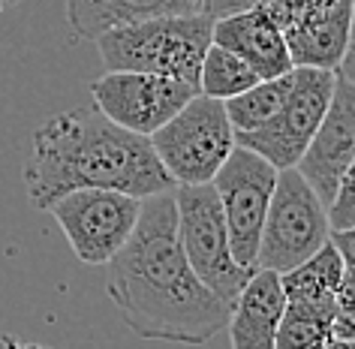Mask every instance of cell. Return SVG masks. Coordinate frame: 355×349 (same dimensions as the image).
<instances>
[{"instance_id":"18","label":"cell","mask_w":355,"mask_h":349,"mask_svg":"<svg viewBox=\"0 0 355 349\" xmlns=\"http://www.w3.org/2000/svg\"><path fill=\"white\" fill-rule=\"evenodd\" d=\"M289 91H292V73L262 78L253 87H247L244 94L226 100V112L235 133H250L256 127H262V124H268L280 112V105L286 103Z\"/></svg>"},{"instance_id":"20","label":"cell","mask_w":355,"mask_h":349,"mask_svg":"<svg viewBox=\"0 0 355 349\" xmlns=\"http://www.w3.org/2000/svg\"><path fill=\"white\" fill-rule=\"evenodd\" d=\"M334 346H355V265H346V274L334 292Z\"/></svg>"},{"instance_id":"6","label":"cell","mask_w":355,"mask_h":349,"mask_svg":"<svg viewBox=\"0 0 355 349\" xmlns=\"http://www.w3.org/2000/svg\"><path fill=\"white\" fill-rule=\"evenodd\" d=\"M178 226L196 274L226 304H235L253 268H244L232 253L229 226L223 217V202L214 184H178Z\"/></svg>"},{"instance_id":"24","label":"cell","mask_w":355,"mask_h":349,"mask_svg":"<svg viewBox=\"0 0 355 349\" xmlns=\"http://www.w3.org/2000/svg\"><path fill=\"white\" fill-rule=\"evenodd\" d=\"M331 241L337 244V250H340V253H343L346 265H355V226L331 232Z\"/></svg>"},{"instance_id":"8","label":"cell","mask_w":355,"mask_h":349,"mask_svg":"<svg viewBox=\"0 0 355 349\" xmlns=\"http://www.w3.org/2000/svg\"><path fill=\"white\" fill-rule=\"evenodd\" d=\"M337 69L319 67H295L292 69V91L280 112L268 124L250 133H238V145L253 148L256 154L271 160L277 169H292L304 157L307 145L313 142L322 124L328 103L334 96Z\"/></svg>"},{"instance_id":"3","label":"cell","mask_w":355,"mask_h":349,"mask_svg":"<svg viewBox=\"0 0 355 349\" xmlns=\"http://www.w3.org/2000/svg\"><path fill=\"white\" fill-rule=\"evenodd\" d=\"M211 42L214 19L208 12H178L112 28L96 40V49L105 69L159 73L199 87L202 60Z\"/></svg>"},{"instance_id":"12","label":"cell","mask_w":355,"mask_h":349,"mask_svg":"<svg viewBox=\"0 0 355 349\" xmlns=\"http://www.w3.org/2000/svg\"><path fill=\"white\" fill-rule=\"evenodd\" d=\"M214 42L235 51L238 58H244L262 78L286 76L295 69L286 33L271 19L265 3L214 19Z\"/></svg>"},{"instance_id":"16","label":"cell","mask_w":355,"mask_h":349,"mask_svg":"<svg viewBox=\"0 0 355 349\" xmlns=\"http://www.w3.org/2000/svg\"><path fill=\"white\" fill-rule=\"evenodd\" d=\"M334 295L331 298L286 301L274 349H328L334 346Z\"/></svg>"},{"instance_id":"11","label":"cell","mask_w":355,"mask_h":349,"mask_svg":"<svg viewBox=\"0 0 355 349\" xmlns=\"http://www.w3.org/2000/svg\"><path fill=\"white\" fill-rule=\"evenodd\" d=\"M352 160H355V82H349L346 76H337L334 96L328 103V112L322 124H319L313 142L307 145L304 157L298 160V172L322 196L325 205H331Z\"/></svg>"},{"instance_id":"21","label":"cell","mask_w":355,"mask_h":349,"mask_svg":"<svg viewBox=\"0 0 355 349\" xmlns=\"http://www.w3.org/2000/svg\"><path fill=\"white\" fill-rule=\"evenodd\" d=\"M328 220H331L334 232L355 226V160H352V166L346 169L340 187H337L334 202L328 205Z\"/></svg>"},{"instance_id":"14","label":"cell","mask_w":355,"mask_h":349,"mask_svg":"<svg viewBox=\"0 0 355 349\" xmlns=\"http://www.w3.org/2000/svg\"><path fill=\"white\" fill-rule=\"evenodd\" d=\"M283 33H286L295 67H319L340 73L352 40V0H337L328 10L283 28Z\"/></svg>"},{"instance_id":"13","label":"cell","mask_w":355,"mask_h":349,"mask_svg":"<svg viewBox=\"0 0 355 349\" xmlns=\"http://www.w3.org/2000/svg\"><path fill=\"white\" fill-rule=\"evenodd\" d=\"M286 301L283 274L256 268L229 313V343L235 349H274Z\"/></svg>"},{"instance_id":"17","label":"cell","mask_w":355,"mask_h":349,"mask_svg":"<svg viewBox=\"0 0 355 349\" xmlns=\"http://www.w3.org/2000/svg\"><path fill=\"white\" fill-rule=\"evenodd\" d=\"M343 274H346V259L334 241L328 238L313 256H307L304 262L283 271V289H286L289 301L331 298L343 280Z\"/></svg>"},{"instance_id":"23","label":"cell","mask_w":355,"mask_h":349,"mask_svg":"<svg viewBox=\"0 0 355 349\" xmlns=\"http://www.w3.org/2000/svg\"><path fill=\"white\" fill-rule=\"evenodd\" d=\"M262 3H268V0H202V12H208L211 19H220V15H232Z\"/></svg>"},{"instance_id":"22","label":"cell","mask_w":355,"mask_h":349,"mask_svg":"<svg viewBox=\"0 0 355 349\" xmlns=\"http://www.w3.org/2000/svg\"><path fill=\"white\" fill-rule=\"evenodd\" d=\"M331 3H337V0H268L265 10L271 12V19L277 22L280 28H289V24L307 19V15L328 10Z\"/></svg>"},{"instance_id":"25","label":"cell","mask_w":355,"mask_h":349,"mask_svg":"<svg viewBox=\"0 0 355 349\" xmlns=\"http://www.w3.org/2000/svg\"><path fill=\"white\" fill-rule=\"evenodd\" d=\"M340 76L355 82V0H352V40H349V51H346V58L340 64Z\"/></svg>"},{"instance_id":"19","label":"cell","mask_w":355,"mask_h":349,"mask_svg":"<svg viewBox=\"0 0 355 349\" xmlns=\"http://www.w3.org/2000/svg\"><path fill=\"white\" fill-rule=\"evenodd\" d=\"M256 82H262V76L244 58H238L235 51H229L220 42H211L208 55L202 60V76H199L202 94L217 96V100H232V96L244 94Z\"/></svg>"},{"instance_id":"26","label":"cell","mask_w":355,"mask_h":349,"mask_svg":"<svg viewBox=\"0 0 355 349\" xmlns=\"http://www.w3.org/2000/svg\"><path fill=\"white\" fill-rule=\"evenodd\" d=\"M15 3H21V0H0V12L10 10V6H15Z\"/></svg>"},{"instance_id":"9","label":"cell","mask_w":355,"mask_h":349,"mask_svg":"<svg viewBox=\"0 0 355 349\" xmlns=\"http://www.w3.org/2000/svg\"><path fill=\"white\" fill-rule=\"evenodd\" d=\"M280 169L256 154L253 148L238 145L217 178L211 184L217 187V196L223 202V217L229 226V241H232V253L244 268L259 265V244L262 229L268 217V205L277 187Z\"/></svg>"},{"instance_id":"2","label":"cell","mask_w":355,"mask_h":349,"mask_svg":"<svg viewBox=\"0 0 355 349\" xmlns=\"http://www.w3.org/2000/svg\"><path fill=\"white\" fill-rule=\"evenodd\" d=\"M21 181L37 211H49L60 196L85 187L123 190L141 199L178 187L150 136L114 124L96 105L60 112L33 133Z\"/></svg>"},{"instance_id":"1","label":"cell","mask_w":355,"mask_h":349,"mask_svg":"<svg viewBox=\"0 0 355 349\" xmlns=\"http://www.w3.org/2000/svg\"><path fill=\"white\" fill-rule=\"evenodd\" d=\"M105 268V292L139 337L196 346L229 328L232 304L202 280L184 250L175 190L148 196L136 232Z\"/></svg>"},{"instance_id":"10","label":"cell","mask_w":355,"mask_h":349,"mask_svg":"<svg viewBox=\"0 0 355 349\" xmlns=\"http://www.w3.org/2000/svg\"><path fill=\"white\" fill-rule=\"evenodd\" d=\"M196 94L199 87L190 82L141 69H105V76L91 82L96 109L141 136H154Z\"/></svg>"},{"instance_id":"15","label":"cell","mask_w":355,"mask_h":349,"mask_svg":"<svg viewBox=\"0 0 355 349\" xmlns=\"http://www.w3.org/2000/svg\"><path fill=\"white\" fill-rule=\"evenodd\" d=\"M178 12H202V0H67L69 31L87 42H96L121 24Z\"/></svg>"},{"instance_id":"4","label":"cell","mask_w":355,"mask_h":349,"mask_svg":"<svg viewBox=\"0 0 355 349\" xmlns=\"http://www.w3.org/2000/svg\"><path fill=\"white\" fill-rule=\"evenodd\" d=\"M150 142L178 184H211L238 148V133L229 121L226 100L199 91Z\"/></svg>"},{"instance_id":"7","label":"cell","mask_w":355,"mask_h":349,"mask_svg":"<svg viewBox=\"0 0 355 349\" xmlns=\"http://www.w3.org/2000/svg\"><path fill=\"white\" fill-rule=\"evenodd\" d=\"M145 199L123 190L85 187L51 205L49 214L64 229L67 244L85 265H109L139 226Z\"/></svg>"},{"instance_id":"5","label":"cell","mask_w":355,"mask_h":349,"mask_svg":"<svg viewBox=\"0 0 355 349\" xmlns=\"http://www.w3.org/2000/svg\"><path fill=\"white\" fill-rule=\"evenodd\" d=\"M331 220L328 205L322 202L310 181L298 172V166L280 169L277 187H274L268 217L262 229L259 244V265L274 271H289L331 238Z\"/></svg>"}]
</instances>
